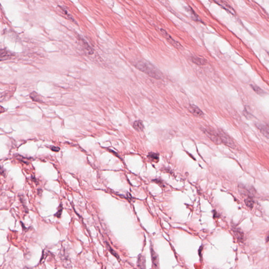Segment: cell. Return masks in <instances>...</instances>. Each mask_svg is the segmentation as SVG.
Listing matches in <instances>:
<instances>
[{"label": "cell", "mask_w": 269, "mask_h": 269, "mask_svg": "<svg viewBox=\"0 0 269 269\" xmlns=\"http://www.w3.org/2000/svg\"><path fill=\"white\" fill-rule=\"evenodd\" d=\"M203 132L215 144H220L222 142L220 139L219 134L212 128H205L203 129Z\"/></svg>", "instance_id": "7a4b0ae2"}, {"label": "cell", "mask_w": 269, "mask_h": 269, "mask_svg": "<svg viewBox=\"0 0 269 269\" xmlns=\"http://www.w3.org/2000/svg\"><path fill=\"white\" fill-rule=\"evenodd\" d=\"M266 241H267V242H269V234L267 235V238H266Z\"/></svg>", "instance_id": "44dd1931"}, {"label": "cell", "mask_w": 269, "mask_h": 269, "mask_svg": "<svg viewBox=\"0 0 269 269\" xmlns=\"http://www.w3.org/2000/svg\"><path fill=\"white\" fill-rule=\"evenodd\" d=\"M30 97L32 99V100L34 102H39V95L36 93V92H32L30 94Z\"/></svg>", "instance_id": "ac0fdd59"}, {"label": "cell", "mask_w": 269, "mask_h": 269, "mask_svg": "<svg viewBox=\"0 0 269 269\" xmlns=\"http://www.w3.org/2000/svg\"><path fill=\"white\" fill-rule=\"evenodd\" d=\"M133 127L137 132H140L144 129V125L141 120H136L133 124Z\"/></svg>", "instance_id": "7c38bea8"}, {"label": "cell", "mask_w": 269, "mask_h": 269, "mask_svg": "<svg viewBox=\"0 0 269 269\" xmlns=\"http://www.w3.org/2000/svg\"><path fill=\"white\" fill-rule=\"evenodd\" d=\"M148 158L152 162H157L159 161V154H158L157 153H155V152H150L148 155Z\"/></svg>", "instance_id": "9a60e30c"}, {"label": "cell", "mask_w": 269, "mask_h": 269, "mask_svg": "<svg viewBox=\"0 0 269 269\" xmlns=\"http://www.w3.org/2000/svg\"><path fill=\"white\" fill-rule=\"evenodd\" d=\"M233 233L235 234V237L239 241L241 242L242 240H243L244 234L242 233V231H241L239 229H235L233 230Z\"/></svg>", "instance_id": "5bb4252c"}, {"label": "cell", "mask_w": 269, "mask_h": 269, "mask_svg": "<svg viewBox=\"0 0 269 269\" xmlns=\"http://www.w3.org/2000/svg\"><path fill=\"white\" fill-rule=\"evenodd\" d=\"M135 66L139 70L156 79H161L162 74L152 65L146 61L137 62Z\"/></svg>", "instance_id": "6da1fadb"}, {"label": "cell", "mask_w": 269, "mask_h": 269, "mask_svg": "<svg viewBox=\"0 0 269 269\" xmlns=\"http://www.w3.org/2000/svg\"><path fill=\"white\" fill-rule=\"evenodd\" d=\"M150 254H151V258H152V263L153 264V267L155 269H159V257L156 252L155 251L154 248L152 245V241H150Z\"/></svg>", "instance_id": "277c9868"}, {"label": "cell", "mask_w": 269, "mask_h": 269, "mask_svg": "<svg viewBox=\"0 0 269 269\" xmlns=\"http://www.w3.org/2000/svg\"><path fill=\"white\" fill-rule=\"evenodd\" d=\"M188 108L189 111L194 116H195L196 117H203V115H204L203 112H202V110H201L200 109L198 106L195 105H190V106H189Z\"/></svg>", "instance_id": "8992f818"}, {"label": "cell", "mask_w": 269, "mask_h": 269, "mask_svg": "<svg viewBox=\"0 0 269 269\" xmlns=\"http://www.w3.org/2000/svg\"><path fill=\"white\" fill-rule=\"evenodd\" d=\"M107 245L108 249V250L110 251V253H111L112 255H114V256H115V257H116V258H117V259L118 260H120V259H119V256H118V255L117 254V253H116V252H115V251H114V250H113L111 248H110V246H109V245Z\"/></svg>", "instance_id": "d6986e66"}, {"label": "cell", "mask_w": 269, "mask_h": 269, "mask_svg": "<svg viewBox=\"0 0 269 269\" xmlns=\"http://www.w3.org/2000/svg\"><path fill=\"white\" fill-rule=\"evenodd\" d=\"M218 134H219V136H220V139H221L222 142L228 147L232 148H235V142H233V139L227 133H225L222 130L220 129L219 130Z\"/></svg>", "instance_id": "3957f363"}, {"label": "cell", "mask_w": 269, "mask_h": 269, "mask_svg": "<svg viewBox=\"0 0 269 269\" xmlns=\"http://www.w3.org/2000/svg\"><path fill=\"white\" fill-rule=\"evenodd\" d=\"M251 86L252 89H253V91H255V92L258 94H259V95L264 94V92L263 90H262L261 88H260L259 87H258V86L252 84V85H251Z\"/></svg>", "instance_id": "2e32d148"}, {"label": "cell", "mask_w": 269, "mask_h": 269, "mask_svg": "<svg viewBox=\"0 0 269 269\" xmlns=\"http://www.w3.org/2000/svg\"><path fill=\"white\" fill-rule=\"evenodd\" d=\"M137 267L141 269H146V258L142 255H138L137 257Z\"/></svg>", "instance_id": "30bf717a"}, {"label": "cell", "mask_w": 269, "mask_h": 269, "mask_svg": "<svg viewBox=\"0 0 269 269\" xmlns=\"http://www.w3.org/2000/svg\"><path fill=\"white\" fill-rule=\"evenodd\" d=\"M160 32L162 33V34L164 35V36L166 37V39L168 41H169L170 43H171L172 45H173L174 46H175V47H176V48H178L179 49L180 47H181V45H180L179 44H178V43L177 42H175L174 41V39H172V38L171 37L170 35H169L167 32H166L164 29H160Z\"/></svg>", "instance_id": "ba28073f"}, {"label": "cell", "mask_w": 269, "mask_h": 269, "mask_svg": "<svg viewBox=\"0 0 269 269\" xmlns=\"http://www.w3.org/2000/svg\"><path fill=\"white\" fill-rule=\"evenodd\" d=\"M238 188L241 194L245 196H249L250 198L251 197L253 196V195H254L255 193V191L253 190L252 188H248L243 185H239Z\"/></svg>", "instance_id": "5b68a950"}, {"label": "cell", "mask_w": 269, "mask_h": 269, "mask_svg": "<svg viewBox=\"0 0 269 269\" xmlns=\"http://www.w3.org/2000/svg\"><path fill=\"white\" fill-rule=\"evenodd\" d=\"M245 205H246L247 206L248 208L252 209V208L253 207V205H254V201H253V200L250 197L247 199L245 200Z\"/></svg>", "instance_id": "e0dca14e"}, {"label": "cell", "mask_w": 269, "mask_h": 269, "mask_svg": "<svg viewBox=\"0 0 269 269\" xmlns=\"http://www.w3.org/2000/svg\"><path fill=\"white\" fill-rule=\"evenodd\" d=\"M13 54L10 53L9 52L6 51L4 49H1V55H0V57L1 59V61L3 60H5L7 59H10L11 57L12 56Z\"/></svg>", "instance_id": "4fadbf2b"}, {"label": "cell", "mask_w": 269, "mask_h": 269, "mask_svg": "<svg viewBox=\"0 0 269 269\" xmlns=\"http://www.w3.org/2000/svg\"><path fill=\"white\" fill-rule=\"evenodd\" d=\"M191 61L194 64H196V65H197L198 66L205 65V64H207V61L205 60V59H202V58L199 57H192Z\"/></svg>", "instance_id": "8fae6325"}, {"label": "cell", "mask_w": 269, "mask_h": 269, "mask_svg": "<svg viewBox=\"0 0 269 269\" xmlns=\"http://www.w3.org/2000/svg\"><path fill=\"white\" fill-rule=\"evenodd\" d=\"M257 126L262 134L269 138V124L264 125L262 124H257Z\"/></svg>", "instance_id": "52a82bcc"}, {"label": "cell", "mask_w": 269, "mask_h": 269, "mask_svg": "<svg viewBox=\"0 0 269 269\" xmlns=\"http://www.w3.org/2000/svg\"><path fill=\"white\" fill-rule=\"evenodd\" d=\"M215 3H218L219 5H220L221 7H223L224 9L227 10L228 12H229L230 13H232L233 14H235V11L233 9V7H231L229 4L225 1H215Z\"/></svg>", "instance_id": "9c48e42d"}, {"label": "cell", "mask_w": 269, "mask_h": 269, "mask_svg": "<svg viewBox=\"0 0 269 269\" xmlns=\"http://www.w3.org/2000/svg\"><path fill=\"white\" fill-rule=\"evenodd\" d=\"M51 148L52 150H53L54 152H59V148L58 147L52 146V147H51Z\"/></svg>", "instance_id": "ffe728a7"}]
</instances>
